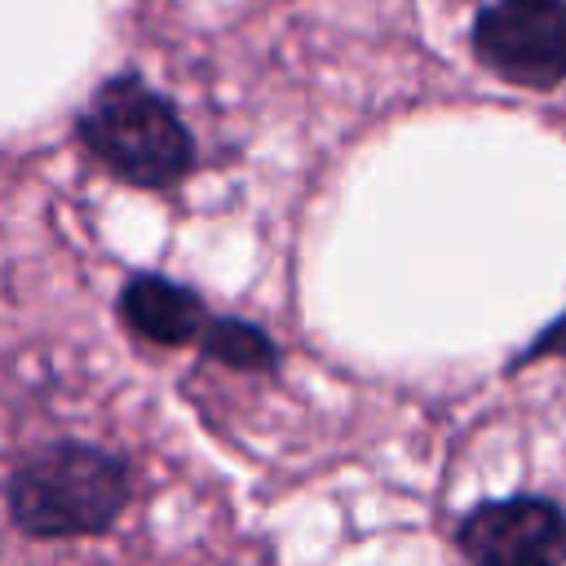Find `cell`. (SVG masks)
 Wrapping results in <instances>:
<instances>
[{"label": "cell", "instance_id": "cell-3", "mask_svg": "<svg viewBox=\"0 0 566 566\" xmlns=\"http://www.w3.org/2000/svg\"><path fill=\"white\" fill-rule=\"evenodd\" d=\"M473 53L522 88L566 80V0H495L473 18Z\"/></svg>", "mask_w": 566, "mask_h": 566}, {"label": "cell", "instance_id": "cell-2", "mask_svg": "<svg viewBox=\"0 0 566 566\" xmlns=\"http://www.w3.org/2000/svg\"><path fill=\"white\" fill-rule=\"evenodd\" d=\"M80 142L128 186H172L195 164L181 115L137 75L106 80L75 119Z\"/></svg>", "mask_w": 566, "mask_h": 566}, {"label": "cell", "instance_id": "cell-6", "mask_svg": "<svg viewBox=\"0 0 566 566\" xmlns=\"http://www.w3.org/2000/svg\"><path fill=\"white\" fill-rule=\"evenodd\" d=\"M199 345H203L208 358H217L234 371H274L279 367L274 340L261 327L243 323V318H212L208 332L199 336Z\"/></svg>", "mask_w": 566, "mask_h": 566}, {"label": "cell", "instance_id": "cell-5", "mask_svg": "<svg viewBox=\"0 0 566 566\" xmlns=\"http://www.w3.org/2000/svg\"><path fill=\"white\" fill-rule=\"evenodd\" d=\"M119 314L150 345H186L208 332L203 301L164 274H133L119 292Z\"/></svg>", "mask_w": 566, "mask_h": 566}, {"label": "cell", "instance_id": "cell-4", "mask_svg": "<svg viewBox=\"0 0 566 566\" xmlns=\"http://www.w3.org/2000/svg\"><path fill=\"white\" fill-rule=\"evenodd\" d=\"M469 566H562L566 513L539 495H509L469 509L455 526Z\"/></svg>", "mask_w": 566, "mask_h": 566}, {"label": "cell", "instance_id": "cell-7", "mask_svg": "<svg viewBox=\"0 0 566 566\" xmlns=\"http://www.w3.org/2000/svg\"><path fill=\"white\" fill-rule=\"evenodd\" d=\"M548 354H566V314L535 340V345H526V354H522V363H531V358H548Z\"/></svg>", "mask_w": 566, "mask_h": 566}, {"label": "cell", "instance_id": "cell-1", "mask_svg": "<svg viewBox=\"0 0 566 566\" xmlns=\"http://www.w3.org/2000/svg\"><path fill=\"white\" fill-rule=\"evenodd\" d=\"M9 517L31 539L102 535L128 504V469L88 442H49L9 473Z\"/></svg>", "mask_w": 566, "mask_h": 566}]
</instances>
